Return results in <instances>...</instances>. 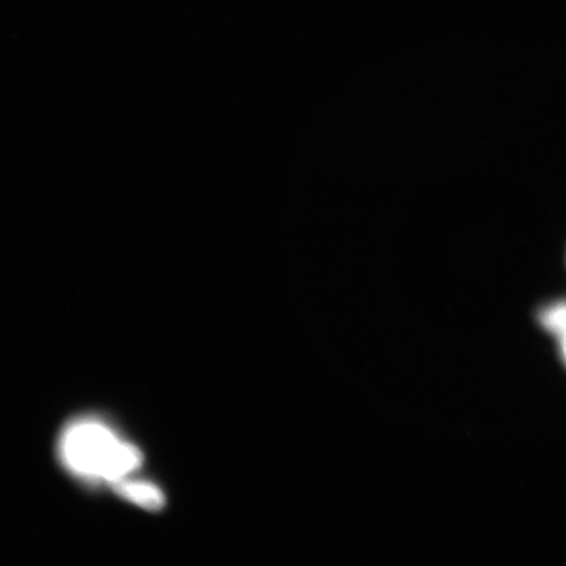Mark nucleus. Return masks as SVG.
<instances>
[{"label":"nucleus","instance_id":"7ed1b4c3","mask_svg":"<svg viewBox=\"0 0 566 566\" xmlns=\"http://www.w3.org/2000/svg\"><path fill=\"white\" fill-rule=\"evenodd\" d=\"M541 323L544 328L548 329L560 338L566 335V303H555L542 311Z\"/></svg>","mask_w":566,"mask_h":566},{"label":"nucleus","instance_id":"f03ea898","mask_svg":"<svg viewBox=\"0 0 566 566\" xmlns=\"http://www.w3.org/2000/svg\"><path fill=\"white\" fill-rule=\"evenodd\" d=\"M115 491L127 501L147 511H160L166 504L165 495L157 485L145 483V481L119 480L115 483Z\"/></svg>","mask_w":566,"mask_h":566},{"label":"nucleus","instance_id":"20e7f679","mask_svg":"<svg viewBox=\"0 0 566 566\" xmlns=\"http://www.w3.org/2000/svg\"><path fill=\"white\" fill-rule=\"evenodd\" d=\"M564 356H566V335L562 338Z\"/></svg>","mask_w":566,"mask_h":566},{"label":"nucleus","instance_id":"39448f33","mask_svg":"<svg viewBox=\"0 0 566 566\" xmlns=\"http://www.w3.org/2000/svg\"><path fill=\"white\" fill-rule=\"evenodd\" d=\"M565 359H566V357H565Z\"/></svg>","mask_w":566,"mask_h":566},{"label":"nucleus","instance_id":"f257e3e1","mask_svg":"<svg viewBox=\"0 0 566 566\" xmlns=\"http://www.w3.org/2000/svg\"><path fill=\"white\" fill-rule=\"evenodd\" d=\"M60 454L76 476L115 484L142 464L136 446L119 440L115 431L97 420H77L63 430Z\"/></svg>","mask_w":566,"mask_h":566}]
</instances>
